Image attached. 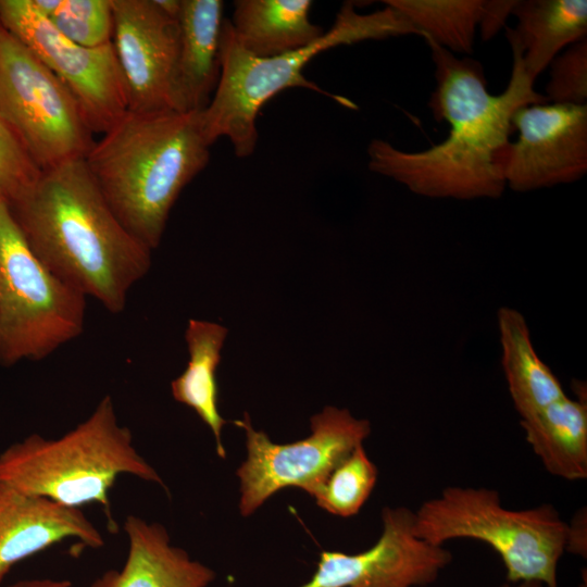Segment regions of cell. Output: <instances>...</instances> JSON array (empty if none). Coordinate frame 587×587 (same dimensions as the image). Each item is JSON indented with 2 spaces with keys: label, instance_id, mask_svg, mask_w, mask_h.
I'll return each mask as SVG.
<instances>
[{
  "label": "cell",
  "instance_id": "cell-1",
  "mask_svg": "<svg viewBox=\"0 0 587 587\" xmlns=\"http://www.w3.org/2000/svg\"><path fill=\"white\" fill-rule=\"evenodd\" d=\"M513 63L510 80L491 95L482 64L424 37L430 49L436 87L428 101L436 121L450 129L444 141L422 151H403L383 139L367 147L369 168L428 198L472 200L499 198L507 185L504 158L514 112L526 104L547 103L527 76L521 50L507 35Z\"/></svg>",
  "mask_w": 587,
  "mask_h": 587
},
{
  "label": "cell",
  "instance_id": "cell-2",
  "mask_svg": "<svg viewBox=\"0 0 587 587\" xmlns=\"http://www.w3.org/2000/svg\"><path fill=\"white\" fill-rule=\"evenodd\" d=\"M25 241L60 279L110 313L151 266V251L116 217L84 159L41 171L9 205Z\"/></svg>",
  "mask_w": 587,
  "mask_h": 587
},
{
  "label": "cell",
  "instance_id": "cell-3",
  "mask_svg": "<svg viewBox=\"0 0 587 587\" xmlns=\"http://www.w3.org/2000/svg\"><path fill=\"white\" fill-rule=\"evenodd\" d=\"M201 111H126L85 163L126 229L150 250L161 242L182 190L207 166Z\"/></svg>",
  "mask_w": 587,
  "mask_h": 587
},
{
  "label": "cell",
  "instance_id": "cell-4",
  "mask_svg": "<svg viewBox=\"0 0 587 587\" xmlns=\"http://www.w3.org/2000/svg\"><path fill=\"white\" fill-rule=\"evenodd\" d=\"M415 34L416 29L389 5L372 13H359L355 4H342L333 26L303 48L258 58L237 41L229 20H224L220 41V78L214 95L201 110L204 136L212 146L226 137L239 158L253 153L258 142L257 117L261 108L278 92L294 87L323 93L336 101H348L324 91L308 79L303 70L321 52L341 45Z\"/></svg>",
  "mask_w": 587,
  "mask_h": 587
},
{
  "label": "cell",
  "instance_id": "cell-5",
  "mask_svg": "<svg viewBox=\"0 0 587 587\" xmlns=\"http://www.w3.org/2000/svg\"><path fill=\"white\" fill-rule=\"evenodd\" d=\"M122 474L167 488L155 469L137 451L128 427L118 423L111 396L63 436L50 439L32 434L0 453V483L24 492L80 509L102 507L110 532V490Z\"/></svg>",
  "mask_w": 587,
  "mask_h": 587
},
{
  "label": "cell",
  "instance_id": "cell-6",
  "mask_svg": "<svg viewBox=\"0 0 587 587\" xmlns=\"http://www.w3.org/2000/svg\"><path fill=\"white\" fill-rule=\"evenodd\" d=\"M414 533L438 546L453 539L483 541L501 558L509 583L558 587L567 523L550 503L510 510L495 489L449 486L414 512Z\"/></svg>",
  "mask_w": 587,
  "mask_h": 587
},
{
  "label": "cell",
  "instance_id": "cell-7",
  "mask_svg": "<svg viewBox=\"0 0 587 587\" xmlns=\"http://www.w3.org/2000/svg\"><path fill=\"white\" fill-rule=\"evenodd\" d=\"M86 298L38 260L0 201V364L42 360L77 338Z\"/></svg>",
  "mask_w": 587,
  "mask_h": 587
},
{
  "label": "cell",
  "instance_id": "cell-8",
  "mask_svg": "<svg viewBox=\"0 0 587 587\" xmlns=\"http://www.w3.org/2000/svg\"><path fill=\"white\" fill-rule=\"evenodd\" d=\"M0 115L41 171L84 159L95 142L68 88L1 24Z\"/></svg>",
  "mask_w": 587,
  "mask_h": 587
},
{
  "label": "cell",
  "instance_id": "cell-9",
  "mask_svg": "<svg viewBox=\"0 0 587 587\" xmlns=\"http://www.w3.org/2000/svg\"><path fill=\"white\" fill-rule=\"evenodd\" d=\"M310 422L311 434L289 444H275L264 432L254 429L247 413L234 422L246 433L247 458L236 473L242 516L253 514L284 488H300L313 497L332 471L371 433L367 420L330 405Z\"/></svg>",
  "mask_w": 587,
  "mask_h": 587
},
{
  "label": "cell",
  "instance_id": "cell-10",
  "mask_svg": "<svg viewBox=\"0 0 587 587\" xmlns=\"http://www.w3.org/2000/svg\"><path fill=\"white\" fill-rule=\"evenodd\" d=\"M0 24L68 88L92 133H104L128 110L112 41L93 48L72 41L32 0H0Z\"/></svg>",
  "mask_w": 587,
  "mask_h": 587
},
{
  "label": "cell",
  "instance_id": "cell-11",
  "mask_svg": "<svg viewBox=\"0 0 587 587\" xmlns=\"http://www.w3.org/2000/svg\"><path fill=\"white\" fill-rule=\"evenodd\" d=\"M382 534L365 551H323L309 582L299 587H427L452 561L444 546L414 533V511L386 507Z\"/></svg>",
  "mask_w": 587,
  "mask_h": 587
},
{
  "label": "cell",
  "instance_id": "cell-12",
  "mask_svg": "<svg viewBox=\"0 0 587 587\" xmlns=\"http://www.w3.org/2000/svg\"><path fill=\"white\" fill-rule=\"evenodd\" d=\"M111 3L112 43L126 83L128 111H182L177 90L178 18L163 12L154 0Z\"/></svg>",
  "mask_w": 587,
  "mask_h": 587
},
{
  "label": "cell",
  "instance_id": "cell-13",
  "mask_svg": "<svg viewBox=\"0 0 587 587\" xmlns=\"http://www.w3.org/2000/svg\"><path fill=\"white\" fill-rule=\"evenodd\" d=\"M512 127L519 136L505 152L507 187L524 192L586 174L587 104H526L514 112Z\"/></svg>",
  "mask_w": 587,
  "mask_h": 587
},
{
  "label": "cell",
  "instance_id": "cell-14",
  "mask_svg": "<svg viewBox=\"0 0 587 587\" xmlns=\"http://www.w3.org/2000/svg\"><path fill=\"white\" fill-rule=\"evenodd\" d=\"M67 539L93 549L104 545L80 509L0 483V584L18 562Z\"/></svg>",
  "mask_w": 587,
  "mask_h": 587
},
{
  "label": "cell",
  "instance_id": "cell-15",
  "mask_svg": "<svg viewBox=\"0 0 587 587\" xmlns=\"http://www.w3.org/2000/svg\"><path fill=\"white\" fill-rule=\"evenodd\" d=\"M128 553L121 570H109L89 587H207L215 578L209 566L171 544L165 527L137 515L124 521Z\"/></svg>",
  "mask_w": 587,
  "mask_h": 587
},
{
  "label": "cell",
  "instance_id": "cell-16",
  "mask_svg": "<svg viewBox=\"0 0 587 587\" xmlns=\"http://www.w3.org/2000/svg\"><path fill=\"white\" fill-rule=\"evenodd\" d=\"M223 22L221 0H182L177 59L182 111H201L211 100L221 72Z\"/></svg>",
  "mask_w": 587,
  "mask_h": 587
},
{
  "label": "cell",
  "instance_id": "cell-17",
  "mask_svg": "<svg viewBox=\"0 0 587 587\" xmlns=\"http://www.w3.org/2000/svg\"><path fill=\"white\" fill-rule=\"evenodd\" d=\"M574 389L576 399L565 395L520 422L545 469L566 480L587 477V395L580 382Z\"/></svg>",
  "mask_w": 587,
  "mask_h": 587
},
{
  "label": "cell",
  "instance_id": "cell-18",
  "mask_svg": "<svg viewBox=\"0 0 587 587\" xmlns=\"http://www.w3.org/2000/svg\"><path fill=\"white\" fill-rule=\"evenodd\" d=\"M511 14L517 25L507 27V35L517 43L533 82L562 49L587 35L586 0H519Z\"/></svg>",
  "mask_w": 587,
  "mask_h": 587
},
{
  "label": "cell",
  "instance_id": "cell-19",
  "mask_svg": "<svg viewBox=\"0 0 587 587\" xmlns=\"http://www.w3.org/2000/svg\"><path fill=\"white\" fill-rule=\"evenodd\" d=\"M311 7L310 0H237L229 22L247 52L271 58L309 46L324 34L310 20Z\"/></svg>",
  "mask_w": 587,
  "mask_h": 587
},
{
  "label": "cell",
  "instance_id": "cell-20",
  "mask_svg": "<svg viewBox=\"0 0 587 587\" xmlns=\"http://www.w3.org/2000/svg\"><path fill=\"white\" fill-rule=\"evenodd\" d=\"M501 365L513 405L526 419L565 392L558 377L538 355L524 315L516 309L501 307L497 312Z\"/></svg>",
  "mask_w": 587,
  "mask_h": 587
},
{
  "label": "cell",
  "instance_id": "cell-21",
  "mask_svg": "<svg viewBox=\"0 0 587 587\" xmlns=\"http://www.w3.org/2000/svg\"><path fill=\"white\" fill-rule=\"evenodd\" d=\"M227 329L213 322L189 320L185 332L189 360L184 372L171 383L173 398L190 409L211 429L215 451L226 458L222 428L226 424L218 412L216 370Z\"/></svg>",
  "mask_w": 587,
  "mask_h": 587
},
{
  "label": "cell",
  "instance_id": "cell-22",
  "mask_svg": "<svg viewBox=\"0 0 587 587\" xmlns=\"http://www.w3.org/2000/svg\"><path fill=\"white\" fill-rule=\"evenodd\" d=\"M402 14L423 38L450 52L470 54L485 0H384Z\"/></svg>",
  "mask_w": 587,
  "mask_h": 587
},
{
  "label": "cell",
  "instance_id": "cell-23",
  "mask_svg": "<svg viewBox=\"0 0 587 587\" xmlns=\"http://www.w3.org/2000/svg\"><path fill=\"white\" fill-rule=\"evenodd\" d=\"M376 480L377 469L360 445L332 471L313 498L328 513L349 517L364 505Z\"/></svg>",
  "mask_w": 587,
  "mask_h": 587
},
{
  "label": "cell",
  "instance_id": "cell-24",
  "mask_svg": "<svg viewBox=\"0 0 587 587\" xmlns=\"http://www.w3.org/2000/svg\"><path fill=\"white\" fill-rule=\"evenodd\" d=\"M48 18L61 34L80 46L93 48L112 41L111 0H60Z\"/></svg>",
  "mask_w": 587,
  "mask_h": 587
},
{
  "label": "cell",
  "instance_id": "cell-25",
  "mask_svg": "<svg viewBox=\"0 0 587 587\" xmlns=\"http://www.w3.org/2000/svg\"><path fill=\"white\" fill-rule=\"evenodd\" d=\"M41 170L0 115V201L8 205L23 196Z\"/></svg>",
  "mask_w": 587,
  "mask_h": 587
},
{
  "label": "cell",
  "instance_id": "cell-26",
  "mask_svg": "<svg viewBox=\"0 0 587 587\" xmlns=\"http://www.w3.org/2000/svg\"><path fill=\"white\" fill-rule=\"evenodd\" d=\"M546 86L548 101L561 104H587V39L571 45L549 64Z\"/></svg>",
  "mask_w": 587,
  "mask_h": 587
},
{
  "label": "cell",
  "instance_id": "cell-27",
  "mask_svg": "<svg viewBox=\"0 0 587 587\" xmlns=\"http://www.w3.org/2000/svg\"><path fill=\"white\" fill-rule=\"evenodd\" d=\"M516 0H485V8L479 28L484 40L490 39L499 29L504 26V22L512 13Z\"/></svg>",
  "mask_w": 587,
  "mask_h": 587
},
{
  "label": "cell",
  "instance_id": "cell-28",
  "mask_svg": "<svg viewBox=\"0 0 587 587\" xmlns=\"http://www.w3.org/2000/svg\"><path fill=\"white\" fill-rule=\"evenodd\" d=\"M586 510L578 511L571 523H567L565 551L586 558L587 555V527Z\"/></svg>",
  "mask_w": 587,
  "mask_h": 587
},
{
  "label": "cell",
  "instance_id": "cell-29",
  "mask_svg": "<svg viewBox=\"0 0 587 587\" xmlns=\"http://www.w3.org/2000/svg\"><path fill=\"white\" fill-rule=\"evenodd\" d=\"M72 583L67 579L52 578H33L17 580L7 587H71Z\"/></svg>",
  "mask_w": 587,
  "mask_h": 587
},
{
  "label": "cell",
  "instance_id": "cell-30",
  "mask_svg": "<svg viewBox=\"0 0 587 587\" xmlns=\"http://www.w3.org/2000/svg\"><path fill=\"white\" fill-rule=\"evenodd\" d=\"M500 587H545V586L537 582H520V583H514V584L507 582Z\"/></svg>",
  "mask_w": 587,
  "mask_h": 587
}]
</instances>
